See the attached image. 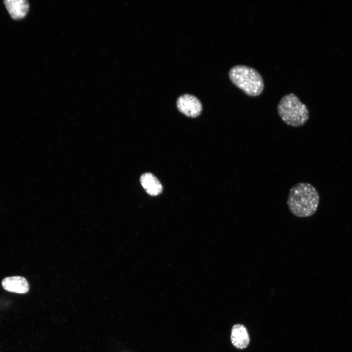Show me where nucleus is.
<instances>
[{
  "instance_id": "obj_1",
  "label": "nucleus",
  "mask_w": 352,
  "mask_h": 352,
  "mask_svg": "<svg viewBox=\"0 0 352 352\" xmlns=\"http://www.w3.org/2000/svg\"><path fill=\"white\" fill-rule=\"evenodd\" d=\"M319 194L311 184L299 182L290 189L287 200L290 211L299 218L310 217L317 211Z\"/></svg>"
},
{
  "instance_id": "obj_2",
  "label": "nucleus",
  "mask_w": 352,
  "mask_h": 352,
  "mask_svg": "<svg viewBox=\"0 0 352 352\" xmlns=\"http://www.w3.org/2000/svg\"><path fill=\"white\" fill-rule=\"evenodd\" d=\"M228 75L232 83L249 96H258L263 91L262 76L253 67L236 65L231 68Z\"/></svg>"
},
{
  "instance_id": "obj_3",
  "label": "nucleus",
  "mask_w": 352,
  "mask_h": 352,
  "mask_svg": "<svg viewBox=\"0 0 352 352\" xmlns=\"http://www.w3.org/2000/svg\"><path fill=\"white\" fill-rule=\"evenodd\" d=\"M278 114L287 125L298 127L303 126L309 119V114L307 106L293 93L284 95L277 107Z\"/></svg>"
},
{
  "instance_id": "obj_4",
  "label": "nucleus",
  "mask_w": 352,
  "mask_h": 352,
  "mask_svg": "<svg viewBox=\"0 0 352 352\" xmlns=\"http://www.w3.org/2000/svg\"><path fill=\"white\" fill-rule=\"evenodd\" d=\"M176 106L180 112L190 117L198 116L202 110V104L198 98L189 94L180 96L177 99Z\"/></svg>"
},
{
  "instance_id": "obj_5",
  "label": "nucleus",
  "mask_w": 352,
  "mask_h": 352,
  "mask_svg": "<svg viewBox=\"0 0 352 352\" xmlns=\"http://www.w3.org/2000/svg\"><path fill=\"white\" fill-rule=\"evenodd\" d=\"M1 285L5 290L19 294L27 293L29 289L28 282L21 276L6 277L2 280Z\"/></svg>"
},
{
  "instance_id": "obj_6",
  "label": "nucleus",
  "mask_w": 352,
  "mask_h": 352,
  "mask_svg": "<svg viewBox=\"0 0 352 352\" xmlns=\"http://www.w3.org/2000/svg\"><path fill=\"white\" fill-rule=\"evenodd\" d=\"M231 340L233 345L239 349L246 348L250 338L246 328L242 324L234 325L231 330Z\"/></svg>"
},
{
  "instance_id": "obj_7",
  "label": "nucleus",
  "mask_w": 352,
  "mask_h": 352,
  "mask_svg": "<svg viewBox=\"0 0 352 352\" xmlns=\"http://www.w3.org/2000/svg\"><path fill=\"white\" fill-rule=\"evenodd\" d=\"M4 2L11 17L15 20L23 18L29 7L28 2L26 0H7Z\"/></svg>"
},
{
  "instance_id": "obj_8",
  "label": "nucleus",
  "mask_w": 352,
  "mask_h": 352,
  "mask_svg": "<svg viewBox=\"0 0 352 352\" xmlns=\"http://www.w3.org/2000/svg\"><path fill=\"white\" fill-rule=\"evenodd\" d=\"M142 186L151 196H157L162 191L163 187L158 179L152 174L146 173L140 178Z\"/></svg>"
}]
</instances>
